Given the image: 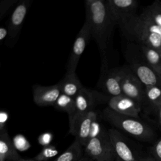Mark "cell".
I'll list each match as a JSON object with an SVG mask.
<instances>
[{
  "mask_svg": "<svg viewBox=\"0 0 161 161\" xmlns=\"http://www.w3.org/2000/svg\"><path fill=\"white\" fill-rule=\"evenodd\" d=\"M110 14L118 26L136 15L138 3L136 0H106Z\"/></svg>",
  "mask_w": 161,
  "mask_h": 161,
  "instance_id": "10",
  "label": "cell"
},
{
  "mask_svg": "<svg viewBox=\"0 0 161 161\" xmlns=\"http://www.w3.org/2000/svg\"><path fill=\"white\" fill-rule=\"evenodd\" d=\"M79 161H92L91 160H90L89 158H87V157H83L81 159H80Z\"/></svg>",
  "mask_w": 161,
  "mask_h": 161,
  "instance_id": "29",
  "label": "cell"
},
{
  "mask_svg": "<svg viewBox=\"0 0 161 161\" xmlns=\"http://www.w3.org/2000/svg\"><path fill=\"white\" fill-rule=\"evenodd\" d=\"M152 113H153L155 114L157 123L161 128V107L155 109Z\"/></svg>",
  "mask_w": 161,
  "mask_h": 161,
  "instance_id": "26",
  "label": "cell"
},
{
  "mask_svg": "<svg viewBox=\"0 0 161 161\" xmlns=\"http://www.w3.org/2000/svg\"><path fill=\"white\" fill-rule=\"evenodd\" d=\"M102 117L115 129L122 131L140 141L150 142L155 136L153 128L140 118L121 114L108 107L103 110Z\"/></svg>",
  "mask_w": 161,
  "mask_h": 161,
  "instance_id": "3",
  "label": "cell"
},
{
  "mask_svg": "<svg viewBox=\"0 0 161 161\" xmlns=\"http://www.w3.org/2000/svg\"><path fill=\"white\" fill-rule=\"evenodd\" d=\"M109 97L104 92L84 87L74 98L76 109L75 114L73 119L69 121V125L79 117L94 110L96 106L106 103Z\"/></svg>",
  "mask_w": 161,
  "mask_h": 161,
  "instance_id": "8",
  "label": "cell"
},
{
  "mask_svg": "<svg viewBox=\"0 0 161 161\" xmlns=\"http://www.w3.org/2000/svg\"><path fill=\"white\" fill-rule=\"evenodd\" d=\"M140 161H157L152 157H147L144 158H140Z\"/></svg>",
  "mask_w": 161,
  "mask_h": 161,
  "instance_id": "28",
  "label": "cell"
},
{
  "mask_svg": "<svg viewBox=\"0 0 161 161\" xmlns=\"http://www.w3.org/2000/svg\"><path fill=\"white\" fill-rule=\"evenodd\" d=\"M86 21L99 49L101 60L107 58L106 51L113 28L116 26L107 6L106 0H86Z\"/></svg>",
  "mask_w": 161,
  "mask_h": 161,
  "instance_id": "1",
  "label": "cell"
},
{
  "mask_svg": "<svg viewBox=\"0 0 161 161\" xmlns=\"http://www.w3.org/2000/svg\"><path fill=\"white\" fill-rule=\"evenodd\" d=\"M119 27L131 43L161 52V28L140 14L135 15Z\"/></svg>",
  "mask_w": 161,
  "mask_h": 161,
  "instance_id": "2",
  "label": "cell"
},
{
  "mask_svg": "<svg viewBox=\"0 0 161 161\" xmlns=\"http://www.w3.org/2000/svg\"><path fill=\"white\" fill-rule=\"evenodd\" d=\"M61 93L75 98L79 92L84 88L75 72H66L65 76L58 82Z\"/></svg>",
  "mask_w": 161,
  "mask_h": 161,
  "instance_id": "17",
  "label": "cell"
},
{
  "mask_svg": "<svg viewBox=\"0 0 161 161\" xmlns=\"http://www.w3.org/2000/svg\"><path fill=\"white\" fill-rule=\"evenodd\" d=\"M97 114L94 110L79 117L69 125V133L84 147L92 136V130L96 121Z\"/></svg>",
  "mask_w": 161,
  "mask_h": 161,
  "instance_id": "9",
  "label": "cell"
},
{
  "mask_svg": "<svg viewBox=\"0 0 161 161\" xmlns=\"http://www.w3.org/2000/svg\"><path fill=\"white\" fill-rule=\"evenodd\" d=\"M91 37L90 26L89 23L85 21L73 44L67 64V72H75L80 57L83 53Z\"/></svg>",
  "mask_w": 161,
  "mask_h": 161,
  "instance_id": "12",
  "label": "cell"
},
{
  "mask_svg": "<svg viewBox=\"0 0 161 161\" xmlns=\"http://www.w3.org/2000/svg\"><path fill=\"white\" fill-rule=\"evenodd\" d=\"M147 109L145 113H150L155 109L161 107V89L157 86L145 87Z\"/></svg>",
  "mask_w": 161,
  "mask_h": 161,
  "instance_id": "20",
  "label": "cell"
},
{
  "mask_svg": "<svg viewBox=\"0 0 161 161\" xmlns=\"http://www.w3.org/2000/svg\"><path fill=\"white\" fill-rule=\"evenodd\" d=\"M125 57L131 70L145 87L157 86L161 89V79L148 65L137 45H128Z\"/></svg>",
  "mask_w": 161,
  "mask_h": 161,
  "instance_id": "4",
  "label": "cell"
},
{
  "mask_svg": "<svg viewBox=\"0 0 161 161\" xmlns=\"http://www.w3.org/2000/svg\"><path fill=\"white\" fill-rule=\"evenodd\" d=\"M152 157L157 161H161V138L156 140L151 148Z\"/></svg>",
  "mask_w": 161,
  "mask_h": 161,
  "instance_id": "25",
  "label": "cell"
},
{
  "mask_svg": "<svg viewBox=\"0 0 161 161\" xmlns=\"http://www.w3.org/2000/svg\"><path fill=\"white\" fill-rule=\"evenodd\" d=\"M121 90L123 94L138 103L146 111L147 100L145 86L132 72L128 64L121 66Z\"/></svg>",
  "mask_w": 161,
  "mask_h": 161,
  "instance_id": "6",
  "label": "cell"
},
{
  "mask_svg": "<svg viewBox=\"0 0 161 161\" xmlns=\"http://www.w3.org/2000/svg\"><path fill=\"white\" fill-rule=\"evenodd\" d=\"M121 67L109 68L108 60H101V74L97 86L109 97L123 94L121 90Z\"/></svg>",
  "mask_w": 161,
  "mask_h": 161,
  "instance_id": "7",
  "label": "cell"
},
{
  "mask_svg": "<svg viewBox=\"0 0 161 161\" xmlns=\"http://www.w3.org/2000/svg\"><path fill=\"white\" fill-rule=\"evenodd\" d=\"M116 161H140L126 136L119 130L110 128L108 130Z\"/></svg>",
  "mask_w": 161,
  "mask_h": 161,
  "instance_id": "11",
  "label": "cell"
},
{
  "mask_svg": "<svg viewBox=\"0 0 161 161\" xmlns=\"http://www.w3.org/2000/svg\"><path fill=\"white\" fill-rule=\"evenodd\" d=\"M58 153V151L53 145H47L33 158L35 161H47Z\"/></svg>",
  "mask_w": 161,
  "mask_h": 161,
  "instance_id": "23",
  "label": "cell"
},
{
  "mask_svg": "<svg viewBox=\"0 0 161 161\" xmlns=\"http://www.w3.org/2000/svg\"><path fill=\"white\" fill-rule=\"evenodd\" d=\"M84 157L92 161H114V150L108 131H100L89 139L84 147Z\"/></svg>",
  "mask_w": 161,
  "mask_h": 161,
  "instance_id": "5",
  "label": "cell"
},
{
  "mask_svg": "<svg viewBox=\"0 0 161 161\" xmlns=\"http://www.w3.org/2000/svg\"><path fill=\"white\" fill-rule=\"evenodd\" d=\"M147 19L161 28V1L155 0L146 6L140 14Z\"/></svg>",
  "mask_w": 161,
  "mask_h": 161,
  "instance_id": "22",
  "label": "cell"
},
{
  "mask_svg": "<svg viewBox=\"0 0 161 161\" xmlns=\"http://www.w3.org/2000/svg\"><path fill=\"white\" fill-rule=\"evenodd\" d=\"M84 157V147L77 141L72 144L53 161H79Z\"/></svg>",
  "mask_w": 161,
  "mask_h": 161,
  "instance_id": "19",
  "label": "cell"
},
{
  "mask_svg": "<svg viewBox=\"0 0 161 161\" xmlns=\"http://www.w3.org/2000/svg\"><path fill=\"white\" fill-rule=\"evenodd\" d=\"M106 104L108 108L123 115L140 118L142 111V108L138 103L124 94L109 97Z\"/></svg>",
  "mask_w": 161,
  "mask_h": 161,
  "instance_id": "13",
  "label": "cell"
},
{
  "mask_svg": "<svg viewBox=\"0 0 161 161\" xmlns=\"http://www.w3.org/2000/svg\"><path fill=\"white\" fill-rule=\"evenodd\" d=\"M16 3V0H4L0 3V21Z\"/></svg>",
  "mask_w": 161,
  "mask_h": 161,
  "instance_id": "24",
  "label": "cell"
},
{
  "mask_svg": "<svg viewBox=\"0 0 161 161\" xmlns=\"http://www.w3.org/2000/svg\"><path fill=\"white\" fill-rule=\"evenodd\" d=\"M160 56H161V52H160Z\"/></svg>",
  "mask_w": 161,
  "mask_h": 161,
  "instance_id": "31",
  "label": "cell"
},
{
  "mask_svg": "<svg viewBox=\"0 0 161 161\" xmlns=\"http://www.w3.org/2000/svg\"><path fill=\"white\" fill-rule=\"evenodd\" d=\"M32 93L33 101L36 105L53 106L61 94V91L58 83L48 86L35 84L32 87Z\"/></svg>",
  "mask_w": 161,
  "mask_h": 161,
  "instance_id": "14",
  "label": "cell"
},
{
  "mask_svg": "<svg viewBox=\"0 0 161 161\" xmlns=\"http://www.w3.org/2000/svg\"><path fill=\"white\" fill-rule=\"evenodd\" d=\"M8 35V30H6L4 28L0 27V42L3 40Z\"/></svg>",
  "mask_w": 161,
  "mask_h": 161,
  "instance_id": "27",
  "label": "cell"
},
{
  "mask_svg": "<svg viewBox=\"0 0 161 161\" xmlns=\"http://www.w3.org/2000/svg\"><path fill=\"white\" fill-rule=\"evenodd\" d=\"M53 107L57 109L65 112L69 116V121H70L75 114V99L62 94L56 101Z\"/></svg>",
  "mask_w": 161,
  "mask_h": 161,
  "instance_id": "21",
  "label": "cell"
},
{
  "mask_svg": "<svg viewBox=\"0 0 161 161\" xmlns=\"http://www.w3.org/2000/svg\"><path fill=\"white\" fill-rule=\"evenodd\" d=\"M19 161H35L33 158H30V159H25V158H21Z\"/></svg>",
  "mask_w": 161,
  "mask_h": 161,
  "instance_id": "30",
  "label": "cell"
},
{
  "mask_svg": "<svg viewBox=\"0 0 161 161\" xmlns=\"http://www.w3.org/2000/svg\"><path fill=\"white\" fill-rule=\"evenodd\" d=\"M30 0L21 1L14 8L8 26V35L11 40H13L18 35L30 6Z\"/></svg>",
  "mask_w": 161,
  "mask_h": 161,
  "instance_id": "15",
  "label": "cell"
},
{
  "mask_svg": "<svg viewBox=\"0 0 161 161\" xmlns=\"http://www.w3.org/2000/svg\"><path fill=\"white\" fill-rule=\"evenodd\" d=\"M21 158L7 131H0V161H19Z\"/></svg>",
  "mask_w": 161,
  "mask_h": 161,
  "instance_id": "16",
  "label": "cell"
},
{
  "mask_svg": "<svg viewBox=\"0 0 161 161\" xmlns=\"http://www.w3.org/2000/svg\"><path fill=\"white\" fill-rule=\"evenodd\" d=\"M137 45L152 69L161 79V56L160 52L146 46Z\"/></svg>",
  "mask_w": 161,
  "mask_h": 161,
  "instance_id": "18",
  "label": "cell"
}]
</instances>
